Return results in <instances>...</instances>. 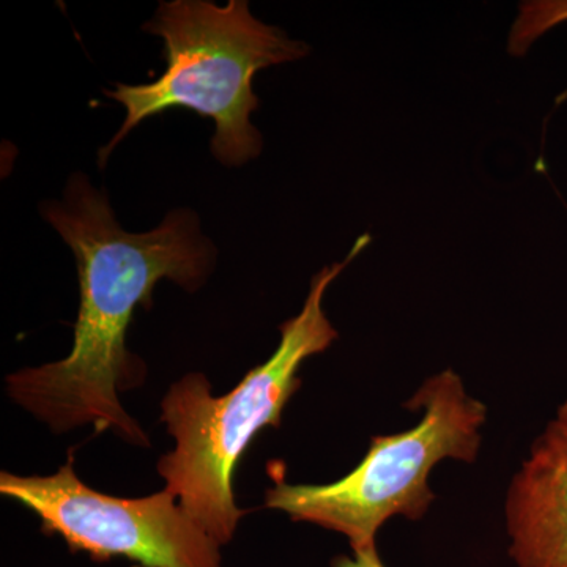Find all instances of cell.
Here are the masks:
<instances>
[{
  "mask_svg": "<svg viewBox=\"0 0 567 567\" xmlns=\"http://www.w3.org/2000/svg\"><path fill=\"white\" fill-rule=\"evenodd\" d=\"M144 31L162 37L166 70L145 84H115L104 91L121 103L126 118L100 148L104 169L111 153L141 122L169 110H188L216 125L212 153L226 166H241L262 153V136L251 123L259 107L252 91L257 71L308 55L309 48L281 29L256 20L246 0L218 7L208 0L159 3Z\"/></svg>",
  "mask_w": 567,
  "mask_h": 567,
  "instance_id": "cell-3",
  "label": "cell"
},
{
  "mask_svg": "<svg viewBox=\"0 0 567 567\" xmlns=\"http://www.w3.org/2000/svg\"><path fill=\"white\" fill-rule=\"evenodd\" d=\"M0 492L40 517L47 535L96 561L123 557L142 567H223L221 544L169 491L121 498L93 491L74 472L73 453L51 476L3 472Z\"/></svg>",
  "mask_w": 567,
  "mask_h": 567,
  "instance_id": "cell-5",
  "label": "cell"
},
{
  "mask_svg": "<svg viewBox=\"0 0 567 567\" xmlns=\"http://www.w3.org/2000/svg\"><path fill=\"white\" fill-rule=\"evenodd\" d=\"M405 406L421 412L415 427L372 436L363 461L334 483L290 484L278 477L265 506L341 533L352 550L377 546V533L390 518H423L435 502L429 486L434 466L446 458L475 464L487 406L468 394L453 369L429 377Z\"/></svg>",
  "mask_w": 567,
  "mask_h": 567,
  "instance_id": "cell-4",
  "label": "cell"
},
{
  "mask_svg": "<svg viewBox=\"0 0 567 567\" xmlns=\"http://www.w3.org/2000/svg\"><path fill=\"white\" fill-rule=\"evenodd\" d=\"M41 215L76 257L81 305L74 341L63 360L7 377V393L55 434L93 425L148 447L147 434L118 399L145 379L126 333L137 306L152 308L162 279L188 292L199 289L215 265V246L189 208L167 213L148 233H126L107 194L84 174H74L63 199L44 204Z\"/></svg>",
  "mask_w": 567,
  "mask_h": 567,
  "instance_id": "cell-1",
  "label": "cell"
},
{
  "mask_svg": "<svg viewBox=\"0 0 567 567\" xmlns=\"http://www.w3.org/2000/svg\"><path fill=\"white\" fill-rule=\"evenodd\" d=\"M567 21V0L524 2L511 29L507 50L514 58L527 54L537 39Z\"/></svg>",
  "mask_w": 567,
  "mask_h": 567,
  "instance_id": "cell-7",
  "label": "cell"
},
{
  "mask_svg": "<svg viewBox=\"0 0 567 567\" xmlns=\"http://www.w3.org/2000/svg\"><path fill=\"white\" fill-rule=\"evenodd\" d=\"M371 244L361 235L342 262L312 278L300 315L279 327L281 341L264 364L251 369L230 393L215 398L200 372L182 377L162 402V421L175 447L158 461L166 491L216 543H230L246 511L237 506L234 476L238 462L265 427L281 424L284 409L301 386V365L330 349L338 331L324 315L328 287Z\"/></svg>",
  "mask_w": 567,
  "mask_h": 567,
  "instance_id": "cell-2",
  "label": "cell"
},
{
  "mask_svg": "<svg viewBox=\"0 0 567 567\" xmlns=\"http://www.w3.org/2000/svg\"><path fill=\"white\" fill-rule=\"evenodd\" d=\"M505 518L517 567H567V399L511 480Z\"/></svg>",
  "mask_w": 567,
  "mask_h": 567,
  "instance_id": "cell-6",
  "label": "cell"
},
{
  "mask_svg": "<svg viewBox=\"0 0 567 567\" xmlns=\"http://www.w3.org/2000/svg\"><path fill=\"white\" fill-rule=\"evenodd\" d=\"M333 567H386L380 559L377 546L354 548L353 557H338Z\"/></svg>",
  "mask_w": 567,
  "mask_h": 567,
  "instance_id": "cell-8",
  "label": "cell"
}]
</instances>
